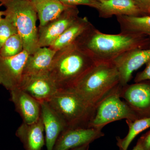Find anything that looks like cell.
<instances>
[{
    "instance_id": "6da1fadb",
    "label": "cell",
    "mask_w": 150,
    "mask_h": 150,
    "mask_svg": "<svg viewBox=\"0 0 150 150\" xmlns=\"http://www.w3.org/2000/svg\"><path fill=\"white\" fill-rule=\"evenodd\" d=\"M74 43L96 62H112L127 51L150 48V40L146 35L123 32L106 34L96 29L93 24Z\"/></svg>"
},
{
    "instance_id": "7a4b0ae2",
    "label": "cell",
    "mask_w": 150,
    "mask_h": 150,
    "mask_svg": "<svg viewBox=\"0 0 150 150\" xmlns=\"http://www.w3.org/2000/svg\"><path fill=\"white\" fill-rule=\"evenodd\" d=\"M96 63L74 43L56 51L48 74L59 90L72 88Z\"/></svg>"
},
{
    "instance_id": "3957f363",
    "label": "cell",
    "mask_w": 150,
    "mask_h": 150,
    "mask_svg": "<svg viewBox=\"0 0 150 150\" xmlns=\"http://www.w3.org/2000/svg\"><path fill=\"white\" fill-rule=\"evenodd\" d=\"M119 84V74L113 62H96L72 89L89 105L96 107Z\"/></svg>"
},
{
    "instance_id": "277c9868",
    "label": "cell",
    "mask_w": 150,
    "mask_h": 150,
    "mask_svg": "<svg viewBox=\"0 0 150 150\" xmlns=\"http://www.w3.org/2000/svg\"><path fill=\"white\" fill-rule=\"evenodd\" d=\"M48 103L67 128L88 127L96 108L86 102L72 88L59 90Z\"/></svg>"
},
{
    "instance_id": "5b68a950",
    "label": "cell",
    "mask_w": 150,
    "mask_h": 150,
    "mask_svg": "<svg viewBox=\"0 0 150 150\" xmlns=\"http://www.w3.org/2000/svg\"><path fill=\"white\" fill-rule=\"evenodd\" d=\"M5 16L11 19L16 26L23 42L24 50L29 55L34 54L38 46V16L32 2L14 0L4 6Z\"/></svg>"
},
{
    "instance_id": "8992f818",
    "label": "cell",
    "mask_w": 150,
    "mask_h": 150,
    "mask_svg": "<svg viewBox=\"0 0 150 150\" xmlns=\"http://www.w3.org/2000/svg\"><path fill=\"white\" fill-rule=\"evenodd\" d=\"M119 84L96 106L88 127L102 129L112 122L122 119L133 121L140 118L125 101L121 100Z\"/></svg>"
},
{
    "instance_id": "52a82bcc",
    "label": "cell",
    "mask_w": 150,
    "mask_h": 150,
    "mask_svg": "<svg viewBox=\"0 0 150 150\" xmlns=\"http://www.w3.org/2000/svg\"><path fill=\"white\" fill-rule=\"evenodd\" d=\"M77 6H69L58 17L38 28V46L49 47L79 18Z\"/></svg>"
},
{
    "instance_id": "ba28073f",
    "label": "cell",
    "mask_w": 150,
    "mask_h": 150,
    "mask_svg": "<svg viewBox=\"0 0 150 150\" xmlns=\"http://www.w3.org/2000/svg\"><path fill=\"white\" fill-rule=\"evenodd\" d=\"M120 96L140 118L150 116V81L121 86Z\"/></svg>"
},
{
    "instance_id": "9c48e42d",
    "label": "cell",
    "mask_w": 150,
    "mask_h": 150,
    "mask_svg": "<svg viewBox=\"0 0 150 150\" xmlns=\"http://www.w3.org/2000/svg\"><path fill=\"white\" fill-rule=\"evenodd\" d=\"M102 130L91 127L67 128L58 137L53 150H71L90 144L104 136Z\"/></svg>"
},
{
    "instance_id": "30bf717a",
    "label": "cell",
    "mask_w": 150,
    "mask_h": 150,
    "mask_svg": "<svg viewBox=\"0 0 150 150\" xmlns=\"http://www.w3.org/2000/svg\"><path fill=\"white\" fill-rule=\"evenodd\" d=\"M18 88L39 103L48 102L59 90L49 74L22 77Z\"/></svg>"
},
{
    "instance_id": "8fae6325",
    "label": "cell",
    "mask_w": 150,
    "mask_h": 150,
    "mask_svg": "<svg viewBox=\"0 0 150 150\" xmlns=\"http://www.w3.org/2000/svg\"><path fill=\"white\" fill-rule=\"evenodd\" d=\"M29 55L24 50L13 57H0V84L10 91L18 87Z\"/></svg>"
},
{
    "instance_id": "7c38bea8",
    "label": "cell",
    "mask_w": 150,
    "mask_h": 150,
    "mask_svg": "<svg viewBox=\"0 0 150 150\" xmlns=\"http://www.w3.org/2000/svg\"><path fill=\"white\" fill-rule=\"evenodd\" d=\"M150 59V48L135 49L127 51L114 59L112 62L117 68L119 75L120 84H128L132 74Z\"/></svg>"
},
{
    "instance_id": "4fadbf2b",
    "label": "cell",
    "mask_w": 150,
    "mask_h": 150,
    "mask_svg": "<svg viewBox=\"0 0 150 150\" xmlns=\"http://www.w3.org/2000/svg\"><path fill=\"white\" fill-rule=\"evenodd\" d=\"M47 150H53L56 140L67 126L64 121L48 102L40 103Z\"/></svg>"
},
{
    "instance_id": "5bb4252c",
    "label": "cell",
    "mask_w": 150,
    "mask_h": 150,
    "mask_svg": "<svg viewBox=\"0 0 150 150\" xmlns=\"http://www.w3.org/2000/svg\"><path fill=\"white\" fill-rule=\"evenodd\" d=\"M10 92L11 100L23 123L31 124L39 119L41 113L40 103L18 88Z\"/></svg>"
},
{
    "instance_id": "9a60e30c",
    "label": "cell",
    "mask_w": 150,
    "mask_h": 150,
    "mask_svg": "<svg viewBox=\"0 0 150 150\" xmlns=\"http://www.w3.org/2000/svg\"><path fill=\"white\" fill-rule=\"evenodd\" d=\"M96 9L99 17L107 18L113 16H139L143 12L134 0H100Z\"/></svg>"
},
{
    "instance_id": "2e32d148",
    "label": "cell",
    "mask_w": 150,
    "mask_h": 150,
    "mask_svg": "<svg viewBox=\"0 0 150 150\" xmlns=\"http://www.w3.org/2000/svg\"><path fill=\"white\" fill-rule=\"evenodd\" d=\"M44 128L41 117L31 124L23 123L16 133L25 150H41L46 144Z\"/></svg>"
},
{
    "instance_id": "e0dca14e",
    "label": "cell",
    "mask_w": 150,
    "mask_h": 150,
    "mask_svg": "<svg viewBox=\"0 0 150 150\" xmlns=\"http://www.w3.org/2000/svg\"><path fill=\"white\" fill-rule=\"evenodd\" d=\"M56 52L49 47L38 48L34 54L28 56L22 77L48 74Z\"/></svg>"
},
{
    "instance_id": "ac0fdd59",
    "label": "cell",
    "mask_w": 150,
    "mask_h": 150,
    "mask_svg": "<svg viewBox=\"0 0 150 150\" xmlns=\"http://www.w3.org/2000/svg\"><path fill=\"white\" fill-rule=\"evenodd\" d=\"M92 24L86 17H79L49 47L57 51L74 43L78 38Z\"/></svg>"
},
{
    "instance_id": "d6986e66",
    "label": "cell",
    "mask_w": 150,
    "mask_h": 150,
    "mask_svg": "<svg viewBox=\"0 0 150 150\" xmlns=\"http://www.w3.org/2000/svg\"><path fill=\"white\" fill-rule=\"evenodd\" d=\"M39 20V27H42L58 17L69 7L59 0H32Z\"/></svg>"
},
{
    "instance_id": "ffe728a7",
    "label": "cell",
    "mask_w": 150,
    "mask_h": 150,
    "mask_svg": "<svg viewBox=\"0 0 150 150\" xmlns=\"http://www.w3.org/2000/svg\"><path fill=\"white\" fill-rule=\"evenodd\" d=\"M121 32L142 34L150 40V15L139 16H116Z\"/></svg>"
},
{
    "instance_id": "44dd1931",
    "label": "cell",
    "mask_w": 150,
    "mask_h": 150,
    "mask_svg": "<svg viewBox=\"0 0 150 150\" xmlns=\"http://www.w3.org/2000/svg\"><path fill=\"white\" fill-rule=\"evenodd\" d=\"M129 132L123 139L116 137L117 145L119 150H128L131 142L139 134L150 128V116L136 119L134 121L126 120Z\"/></svg>"
},
{
    "instance_id": "7402d4cb",
    "label": "cell",
    "mask_w": 150,
    "mask_h": 150,
    "mask_svg": "<svg viewBox=\"0 0 150 150\" xmlns=\"http://www.w3.org/2000/svg\"><path fill=\"white\" fill-rule=\"evenodd\" d=\"M24 51L23 42L18 34H14L6 41L0 49V57L3 58L13 57Z\"/></svg>"
},
{
    "instance_id": "603a6c76",
    "label": "cell",
    "mask_w": 150,
    "mask_h": 150,
    "mask_svg": "<svg viewBox=\"0 0 150 150\" xmlns=\"http://www.w3.org/2000/svg\"><path fill=\"white\" fill-rule=\"evenodd\" d=\"M16 33L18 32L13 22L5 16L0 22V49L9 38Z\"/></svg>"
},
{
    "instance_id": "cb8c5ba5",
    "label": "cell",
    "mask_w": 150,
    "mask_h": 150,
    "mask_svg": "<svg viewBox=\"0 0 150 150\" xmlns=\"http://www.w3.org/2000/svg\"><path fill=\"white\" fill-rule=\"evenodd\" d=\"M65 5L69 6H77L83 5L88 6L93 8H97L99 5L98 0H59Z\"/></svg>"
},
{
    "instance_id": "d4e9b609",
    "label": "cell",
    "mask_w": 150,
    "mask_h": 150,
    "mask_svg": "<svg viewBox=\"0 0 150 150\" xmlns=\"http://www.w3.org/2000/svg\"><path fill=\"white\" fill-rule=\"evenodd\" d=\"M146 67L142 71L138 73L134 79L135 83L150 81V59L146 64Z\"/></svg>"
},
{
    "instance_id": "484cf974",
    "label": "cell",
    "mask_w": 150,
    "mask_h": 150,
    "mask_svg": "<svg viewBox=\"0 0 150 150\" xmlns=\"http://www.w3.org/2000/svg\"><path fill=\"white\" fill-rule=\"evenodd\" d=\"M145 150H150V131L139 140Z\"/></svg>"
},
{
    "instance_id": "4316f807",
    "label": "cell",
    "mask_w": 150,
    "mask_h": 150,
    "mask_svg": "<svg viewBox=\"0 0 150 150\" xmlns=\"http://www.w3.org/2000/svg\"><path fill=\"white\" fill-rule=\"evenodd\" d=\"M143 12L144 16L146 10L150 6V0H134Z\"/></svg>"
},
{
    "instance_id": "83f0119b",
    "label": "cell",
    "mask_w": 150,
    "mask_h": 150,
    "mask_svg": "<svg viewBox=\"0 0 150 150\" xmlns=\"http://www.w3.org/2000/svg\"><path fill=\"white\" fill-rule=\"evenodd\" d=\"M145 150L142 147V144L139 141L137 142V145L132 150Z\"/></svg>"
},
{
    "instance_id": "f1b7e54d",
    "label": "cell",
    "mask_w": 150,
    "mask_h": 150,
    "mask_svg": "<svg viewBox=\"0 0 150 150\" xmlns=\"http://www.w3.org/2000/svg\"><path fill=\"white\" fill-rule=\"evenodd\" d=\"M89 145H84V146H82L76 148V149H73L71 150H88L89 148Z\"/></svg>"
},
{
    "instance_id": "f546056e",
    "label": "cell",
    "mask_w": 150,
    "mask_h": 150,
    "mask_svg": "<svg viewBox=\"0 0 150 150\" xmlns=\"http://www.w3.org/2000/svg\"><path fill=\"white\" fill-rule=\"evenodd\" d=\"M13 1H14V0H0V6H4L6 3L9 2ZM26 1H31L32 0H26Z\"/></svg>"
},
{
    "instance_id": "4dcf8cb0",
    "label": "cell",
    "mask_w": 150,
    "mask_h": 150,
    "mask_svg": "<svg viewBox=\"0 0 150 150\" xmlns=\"http://www.w3.org/2000/svg\"><path fill=\"white\" fill-rule=\"evenodd\" d=\"M5 16V11H0V22L2 20L3 18L2 16Z\"/></svg>"
},
{
    "instance_id": "1f68e13d",
    "label": "cell",
    "mask_w": 150,
    "mask_h": 150,
    "mask_svg": "<svg viewBox=\"0 0 150 150\" xmlns=\"http://www.w3.org/2000/svg\"><path fill=\"white\" fill-rule=\"evenodd\" d=\"M150 15V6L146 10L145 13V15Z\"/></svg>"
},
{
    "instance_id": "d6a6232c",
    "label": "cell",
    "mask_w": 150,
    "mask_h": 150,
    "mask_svg": "<svg viewBox=\"0 0 150 150\" xmlns=\"http://www.w3.org/2000/svg\"><path fill=\"white\" fill-rule=\"evenodd\" d=\"M98 1H100V0H98ZM102 1H107V0H102Z\"/></svg>"
}]
</instances>
